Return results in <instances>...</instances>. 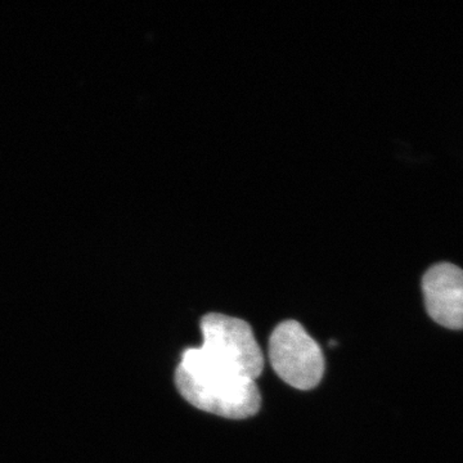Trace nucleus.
<instances>
[{
    "label": "nucleus",
    "instance_id": "f257e3e1",
    "mask_svg": "<svg viewBox=\"0 0 463 463\" xmlns=\"http://www.w3.org/2000/svg\"><path fill=\"white\" fill-rule=\"evenodd\" d=\"M175 383L182 397L203 412L242 420L255 416L260 410L257 383L212 364L200 347L183 352Z\"/></svg>",
    "mask_w": 463,
    "mask_h": 463
},
{
    "label": "nucleus",
    "instance_id": "f03ea898",
    "mask_svg": "<svg viewBox=\"0 0 463 463\" xmlns=\"http://www.w3.org/2000/svg\"><path fill=\"white\" fill-rule=\"evenodd\" d=\"M203 354L228 373L257 381L263 373L264 355L248 322L210 313L201 319Z\"/></svg>",
    "mask_w": 463,
    "mask_h": 463
},
{
    "label": "nucleus",
    "instance_id": "7ed1b4c3",
    "mask_svg": "<svg viewBox=\"0 0 463 463\" xmlns=\"http://www.w3.org/2000/svg\"><path fill=\"white\" fill-rule=\"evenodd\" d=\"M269 359L274 373L295 389L316 388L325 373L321 347L297 321L277 326L269 340Z\"/></svg>",
    "mask_w": 463,
    "mask_h": 463
},
{
    "label": "nucleus",
    "instance_id": "20e7f679",
    "mask_svg": "<svg viewBox=\"0 0 463 463\" xmlns=\"http://www.w3.org/2000/svg\"><path fill=\"white\" fill-rule=\"evenodd\" d=\"M423 298L429 316L450 330L463 328V269L440 263L431 267L422 279Z\"/></svg>",
    "mask_w": 463,
    "mask_h": 463
}]
</instances>
